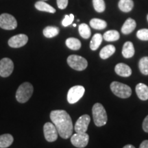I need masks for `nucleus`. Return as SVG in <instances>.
<instances>
[{
    "mask_svg": "<svg viewBox=\"0 0 148 148\" xmlns=\"http://www.w3.org/2000/svg\"><path fill=\"white\" fill-rule=\"evenodd\" d=\"M50 119L61 137L64 139L71 137L73 130V123L71 116L65 110H56L51 111Z\"/></svg>",
    "mask_w": 148,
    "mask_h": 148,
    "instance_id": "f257e3e1",
    "label": "nucleus"
},
{
    "mask_svg": "<svg viewBox=\"0 0 148 148\" xmlns=\"http://www.w3.org/2000/svg\"><path fill=\"white\" fill-rule=\"evenodd\" d=\"M93 121L96 126L101 127L106 124L108 116L106 110L101 103H96L92 108Z\"/></svg>",
    "mask_w": 148,
    "mask_h": 148,
    "instance_id": "f03ea898",
    "label": "nucleus"
},
{
    "mask_svg": "<svg viewBox=\"0 0 148 148\" xmlns=\"http://www.w3.org/2000/svg\"><path fill=\"white\" fill-rule=\"evenodd\" d=\"M33 86L29 82H24L18 88L16 92V99L19 103H25L32 97Z\"/></svg>",
    "mask_w": 148,
    "mask_h": 148,
    "instance_id": "7ed1b4c3",
    "label": "nucleus"
},
{
    "mask_svg": "<svg viewBox=\"0 0 148 148\" xmlns=\"http://www.w3.org/2000/svg\"><path fill=\"white\" fill-rule=\"evenodd\" d=\"M112 92L120 98H128L132 95V89L127 85L119 82H112L110 84Z\"/></svg>",
    "mask_w": 148,
    "mask_h": 148,
    "instance_id": "20e7f679",
    "label": "nucleus"
},
{
    "mask_svg": "<svg viewBox=\"0 0 148 148\" xmlns=\"http://www.w3.org/2000/svg\"><path fill=\"white\" fill-rule=\"evenodd\" d=\"M67 63L70 67L76 71H83L88 66L87 60L77 55L69 56L67 58Z\"/></svg>",
    "mask_w": 148,
    "mask_h": 148,
    "instance_id": "39448f33",
    "label": "nucleus"
},
{
    "mask_svg": "<svg viewBox=\"0 0 148 148\" xmlns=\"http://www.w3.org/2000/svg\"><path fill=\"white\" fill-rule=\"evenodd\" d=\"M84 87L82 86H74L69 90L67 93V101L69 103H75L78 101L84 95Z\"/></svg>",
    "mask_w": 148,
    "mask_h": 148,
    "instance_id": "423d86ee",
    "label": "nucleus"
},
{
    "mask_svg": "<svg viewBox=\"0 0 148 148\" xmlns=\"http://www.w3.org/2000/svg\"><path fill=\"white\" fill-rule=\"evenodd\" d=\"M17 27L16 18L10 14L3 13L0 15V27L6 30H12Z\"/></svg>",
    "mask_w": 148,
    "mask_h": 148,
    "instance_id": "0eeeda50",
    "label": "nucleus"
},
{
    "mask_svg": "<svg viewBox=\"0 0 148 148\" xmlns=\"http://www.w3.org/2000/svg\"><path fill=\"white\" fill-rule=\"evenodd\" d=\"M89 136L85 133H75L72 135L71 142L72 145L78 148H84L88 145Z\"/></svg>",
    "mask_w": 148,
    "mask_h": 148,
    "instance_id": "6e6552de",
    "label": "nucleus"
},
{
    "mask_svg": "<svg viewBox=\"0 0 148 148\" xmlns=\"http://www.w3.org/2000/svg\"><path fill=\"white\" fill-rule=\"evenodd\" d=\"M13 69V62L10 58H4L0 60V76L3 77L10 76Z\"/></svg>",
    "mask_w": 148,
    "mask_h": 148,
    "instance_id": "1a4fd4ad",
    "label": "nucleus"
},
{
    "mask_svg": "<svg viewBox=\"0 0 148 148\" xmlns=\"http://www.w3.org/2000/svg\"><path fill=\"white\" fill-rule=\"evenodd\" d=\"M43 131L45 139L48 142L56 141L57 140V138H58V130H57L56 127L53 123H50V122L46 123L44 125Z\"/></svg>",
    "mask_w": 148,
    "mask_h": 148,
    "instance_id": "9d476101",
    "label": "nucleus"
},
{
    "mask_svg": "<svg viewBox=\"0 0 148 148\" xmlns=\"http://www.w3.org/2000/svg\"><path fill=\"white\" fill-rule=\"evenodd\" d=\"M90 121V117L88 114H84L79 116L75 123V131L77 133H85L87 131L88 126Z\"/></svg>",
    "mask_w": 148,
    "mask_h": 148,
    "instance_id": "9b49d317",
    "label": "nucleus"
},
{
    "mask_svg": "<svg viewBox=\"0 0 148 148\" xmlns=\"http://www.w3.org/2000/svg\"><path fill=\"white\" fill-rule=\"evenodd\" d=\"M28 41V37L27 35L20 34L11 37L8 40V45L13 48H19L27 44Z\"/></svg>",
    "mask_w": 148,
    "mask_h": 148,
    "instance_id": "f8f14e48",
    "label": "nucleus"
},
{
    "mask_svg": "<svg viewBox=\"0 0 148 148\" xmlns=\"http://www.w3.org/2000/svg\"><path fill=\"white\" fill-rule=\"evenodd\" d=\"M115 73L121 77H129L132 74V69L127 64L124 63L117 64L114 67Z\"/></svg>",
    "mask_w": 148,
    "mask_h": 148,
    "instance_id": "ddd939ff",
    "label": "nucleus"
},
{
    "mask_svg": "<svg viewBox=\"0 0 148 148\" xmlns=\"http://www.w3.org/2000/svg\"><path fill=\"white\" fill-rule=\"evenodd\" d=\"M136 92L138 97L143 101L148 99V86L143 83H139L136 86Z\"/></svg>",
    "mask_w": 148,
    "mask_h": 148,
    "instance_id": "4468645a",
    "label": "nucleus"
},
{
    "mask_svg": "<svg viewBox=\"0 0 148 148\" xmlns=\"http://www.w3.org/2000/svg\"><path fill=\"white\" fill-rule=\"evenodd\" d=\"M136 21L133 18H128L125 23H123V26L121 27V32L123 34H129L132 33L134 29L136 28Z\"/></svg>",
    "mask_w": 148,
    "mask_h": 148,
    "instance_id": "2eb2a0df",
    "label": "nucleus"
},
{
    "mask_svg": "<svg viewBox=\"0 0 148 148\" xmlns=\"http://www.w3.org/2000/svg\"><path fill=\"white\" fill-rule=\"evenodd\" d=\"M134 47L132 42L127 41L125 42L122 49V55L125 58H132L134 55Z\"/></svg>",
    "mask_w": 148,
    "mask_h": 148,
    "instance_id": "dca6fc26",
    "label": "nucleus"
},
{
    "mask_svg": "<svg viewBox=\"0 0 148 148\" xmlns=\"http://www.w3.org/2000/svg\"><path fill=\"white\" fill-rule=\"evenodd\" d=\"M115 47L114 45H108L101 49L100 52H99V56L101 59L105 60V59L108 58L109 57L113 54L115 52Z\"/></svg>",
    "mask_w": 148,
    "mask_h": 148,
    "instance_id": "f3484780",
    "label": "nucleus"
},
{
    "mask_svg": "<svg viewBox=\"0 0 148 148\" xmlns=\"http://www.w3.org/2000/svg\"><path fill=\"white\" fill-rule=\"evenodd\" d=\"M34 5L35 8L39 11L50 12V13H55L56 12V9L54 8H53L51 5L45 3V1H37V2L35 3Z\"/></svg>",
    "mask_w": 148,
    "mask_h": 148,
    "instance_id": "a211bd4d",
    "label": "nucleus"
},
{
    "mask_svg": "<svg viewBox=\"0 0 148 148\" xmlns=\"http://www.w3.org/2000/svg\"><path fill=\"white\" fill-rule=\"evenodd\" d=\"M13 136L10 134H5L0 136V148L10 147L13 143Z\"/></svg>",
    "mask_w": 148,
    "mask_h": 148,
    "instance_id": "6ab92c4d",
    "label": "nucleus"
},
{
    "mask_svg": "<svg viewBox=\"0 0 148 148\" xmlns=\"http://www.w3.org/2000/svg\"><path fill=\"white\" fill-rule=\"evenodd\" d=\"M103 40V36L101 34L97 33L92 36L91 40L90 42V48L92 51H95L100 46L101 42Z\"/></svg>",
    "mask_w": 148,
    "mask_h": 148,
    "instance_id": "aec40b11",
    "label": "nucleus"
},
{
    "mask_svg": "<svg viewBox=\"0 0 148 148\" xmlns=\"http://www.w3.org/2000/svg\"><path fill=\"white\" fill-rule=\"evenodd\" d=\"M119 8L124 12H129L133 9L134 2L132 0H119Z\"/></svg>",
    "mask_w": 148,
    "mask_h": 148,
    "instance_id": "412c9836",
    "label": "nucleus"
},
{
    "mask_svg": "<svg viewBox=\"0 0 148 148\" xmlns=\"http://www.w3.org/2000/svg\"><path fill=\"white\" fill-rule=\"evenodd\" d=\"M60 32V29L58 27L54 26H47L42 31L43 35L46 38H53L56 36H57Z\"/></svg>",
    "mask_w": 148,
    "mask_h": 148,
    "instance_id": "4be33fe9",
    "label": "nucleus"
},
{
    "mask_svg": "<svg viewBox=\"0 0 148 148\" xmlns=\"http://www.w3.org/2000/svg\"><path fill=\"white\" fill-rule=\"evenodd\" d=\"M119 33L116 30H108L104 33L103 38H104V40L106 41L112 42L119 40Z\"/></svg>",
    "mask_w": 148,
    "mask_h": 148,
    "instance_id": "5701e85b",
    "label": "nucleus"
},
{
    "mask_svg": "<svg viewBox=\"0 0 148 148\" xmlns=\"http://www.w3.org/2000/svg\"><path fill=\"white\" fill-rule=\"evenodd\" d=\"M66 45L72 50H78L81 47V42L75 38H69L66 40Z\"/></svg>",
    "mask_w": 148,
    "mask_h": 148,
    "instance_id": "b1692460",
    "label": "nucleus"
},
{
    "mask_svg": "<svg viewBox=\"0 0 148 148\" xmlns=\"http://www.w3.org/2000/svg\"><path fill=\"white\" fill-rule=\"evenodd\" d=\"M90 27L95 29H103L107 26L106 22L99 18H92L90 21Z\"/></svg>",
    "mask_w": 148,
    "mask_h": 148,
    "instance_id": "393cba45",
    "label": "nucleus"
},
{
    "mask_svg": "<svg viewBox=\"0 0 148 148\" xmlns=\"http://www.w3.org/2000/svg\"><path fill=\"white\" fill-rule=\"evenodd\" d=\"M79 33L80 36L84 39H88L90 38V35H91V31H90V27L86 23H82L79 25L78 27Z\"/></svg>",
    "mask_w": 148,
    "mask_h": 148,
    "instance_id": "a878e982",
    "label": "nucleus"
},
{
    "mask_svg": "<svg viewBox=\"0 0 148 148\" xmlns=\"http://www.w3.org/2000/svg\"><path fill=\"white\" fill-rule=\"evenodd\" d=\"M138 67L141 73L145 75H148V56L140 58L138 62Z\"/></svg>",
    "mask_w": 148,
    "mask_h": 148,
    "instance_id": "bb28decb",
    "label": "nucleus"
},
{
    "mask_svg": "<svg viewBox=\"0 0 148 148\" xmlns=\"http://www.w3.org/2000/svg\"><path fill=\"white\" fill-rule=\"evenodd\" d=\"M94 9L97 12H102L106 9L104 0H92Z\"/></svg>",
    "mask_w": 148,
    "mask_h": 148,
    "instance_id": "cd10ccee",
    "label": "nucleus"
},
{
    "mask_svg": "<svg viewBox=\"0 0 148 148\" xmlns=\"http://www.w3.org/2000/svg\"><path fill=\"white\" fill-rule=\"evenodd\" d=\"M136 36L141 40H148V29H139L136 33Z\"/></svg>",
    "mask_w": 148,
    "mask_h": 148,
    "instance_id": "c85d7f7f",
    "label": "nucleus"
},
{
    "mask_svg": "<svg viewBox=\"0 0 148 148\" xmlns=\"http://www.w3.org/2000/svg\"><path fill=\"white\" fill-rule=\"evenodd\" d=\"M73 20H74V15L73 14H69V15H65L64 19L62 20V25H63L64 27L69 26V25H71L72 23V22L73 21Z\"/></svg>",
    "mask_w": 148,
    "mask_h": 148,
    "instance_id": "c756f323",
    "label": "nucleus"
},
{
    "mask_svg": "<svg viewBox=\"0 0 148 148\" xmlns=\"http://www.w3.org/2000/svg\"><path fill=\"white\" fill-rule=\"evenodd\" d=\"M58 7L61 10L65 9L67 7L68 0H56Z\"/></svg>",
    "mask_w": 148,
    "mask_h": 148,
    "instance_id": "7c9ffc66",
    "label": "nucleus"
},
{
    "mask_svg": "<svg viewBox=\"0 0 148 148\" xmlns=\"http://www.w3.org/2000/svg\"><path fill=\"white\" fill-rule=\"evenodd\" d=\"M143 129L145 132L148 133V115L145 118L143 122Z\"/></svg>",
    "mask_w": 148,
    "mask_h": 148,
    "instance_id": "2f4dec72",
    "label": "nucleus"
},
{
    "mask_svg": "<svg viewBox=\"0 0 148 148\" xmlns=\"http://www.w3.org/2000/svg\"><path fill=\"white\" fill-rule=\"evenodd\" d=\"M139 148H148V140H145L140 143Z\"/></svg>",
    "mask_w": 148,
    "mask_h": 148,
    "instance_id": "473e14b6",
    "label": "nucleus"
},
{
    "mask_svg": "<svg viewBox=\"0 0 148 148\" xmlns=\"http://www.w3.org/2000/svg\"><path fill=\"white\" fill-rule=\"evenodd\" d=\"M123 148H135V147L132 145H125Z\"/></svg>",
    "mask_w": 148,
    "mask_h": 148,
    "instance_id": "72a5a7b5",
    "label": "nucleus"
},
{
    "mask_svg": "<svg viewBox=\"0 0 148 148\" xmlns=\"http://www.w3.org/2000/svg\"><path fill=\"white\" fill-rule=\"evenodd\" d=\"M73 27H75V26H76V24L73 23Z\"/></svg>",
    "mask_w": 148,
    "mask_h": 148,
    "instance_id": "f704fd0d",
    "label": "nucleus"
},
{
    "mask_svg": "<svg viewBox=\"0 0 148 148\" xmlns=\"http://www.w3.org/2000/svg\"><path fill=\"white\" fill-rule=\"evenodd\" d=\"M147 21H148V14H147Z\"/></svg>",
    "mask_w": 148,
    "mask_h": 148,
    "instance_id": "c9c22d12",
    "label": "nucleus"
},
{
    "mask_svg": "<svg viewBox=\"0 0 148 148\" xmlns=\"http://www.w3.org/2000/svg\"><path fill=\"white\" fill-rule=\"evenodd\" d=\"M44 1H46V0H44Z\"/></svg>",
    "mask_w": 148,
    "mask_h": 148,
    "instance_id": "e433bc0d",
    "label": "nucleus"
}]
</instances>
